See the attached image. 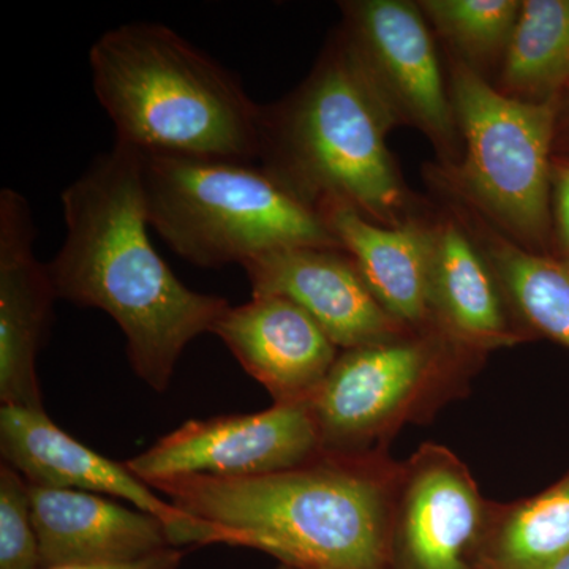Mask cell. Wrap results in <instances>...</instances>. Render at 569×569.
I'll use <instances>...</instances> for the list:
<instances>
[{"instance_id":"cell-5","label":"cell","mask_w":569,"mask_h":569,"mask_svg":"<svg viewBox=\"0 0 569 569\" xmlns=\"http://www.w3.org/2000/svg\"><path fill=\"white\" fill-rule=\"evenodd\" d=\"M140 156L149 224L190 263L220 268L296 247L342 249L320 211L261 167L167 153Z\"/></svg>"},{"instance_id":"cell-19","label":"cell","mask_w":569,"mask_h":569,"mask_svg":"<svg viewBox=\"0 0 569 569\" xmlns=\"http://www.w3.org/2000/svg\"><path fill=\"white\" fill-rule=\"evenodd\" d=\"M482 247L520 317L539 335L569 348V263L531 252L492 231Z\"/></svg>"},{"instance_id":"cell-20","label":"cell","mask_w":569,"mask_h":569,"mask_svg":"<svg viewBox=\"0 0 569 569\" xmlns=\"http://www.w3.org/2000/svg\"><path fill=\"white\" fill-rule=\"evenodd\" d=\"M493 569H542L569 552V473L552 488L509 507H492Z\"/></svg>"},{"instance_id":"cell-1","label":"cell","mask_w":569,"mask_h":569,"mask_svg":"<svg viewBox=\"0 0 569 569\" xmlns=\"http://www.w3.org/2000/svg\"><path fill=\"white\" fill-rule=\"evenodd\" d=\"M61 201L66 241L48 263L56 295L108 313L126 336L134 376L167 391L183 350L212 335L230 302L190 290L157 253L137 149L116 141Z\"/></svg>"},{"instance_id":"cell-6","label":"cell","mask_w":569,"mask_h":569,"mask_svg":"<svg viewBox=\"0 0 569 569\" xmlns=\"http://www.w3.org/2000/svg\"><path fill=\"white\" fill-rule=\"evenodd\" d=\"M449 93L466 141L463 193L519 242L538 244L550 222L556 104L498 91L462 61L452 67Z\"/></svg>"},{"instance_id":"cell-7","label":"cell","mask_w":569,"mask_h":569,"mask_svg":"<svg viewBox=\"0 0 569 569\" xmlns=\"http://www.w3.org/2000/svg\"><path fill=\"white\" fill-rule=\"evenodd\" d=\"M440 361V347L426 337L343 350L309 400L321 449L369 451L437 388Z\"/></svg>"},{"instance_id":"cell-26","label":"cell","mask_w":569,"mask_h":569,"mask_svg":"<svg viewBox=\"0 0 569 569\" xmlns=\"http://www.w3.org/2000/svg\"><path fill=\"white\" fill-rule=\"evenodd\" d=\"M280 569H291V568H287V567H280Z\"/></svg>"},{"instance_id":"cell-16","label":"cell","mask_w":569,"mask_h":569,"mask_svg":"<svg viewBox=\"0 0 569 569\" xmlns=\"http://www.w3.org/2000/svg\"><path fill=\"white\" fill-rule=\"evenodd\" d=\"M318 211L389 316L406 328L433 317V228L411 222L387 227L340 201Z\"/></svg>"},{"instance_id":"cell-21","label":"cell","mask_w":569,"mask_h":569,"mask_svg":"<svg viewBox=\"0 0 569 569\" xmlns=\"http://www.w3.org/2000/svg\"><path fill=\"white\" fill-rule=\"evenodd\" d=\"M425 17L460 52L471 69L507 54L518 24V0H426Z\"/></svg>"},{"instance_id":"cell-9","label":"cell","mask_w":569,"mask_h":569,"mask_svg":"<svg viewBox=\"0 0 569 569\" xmlns=\"http://www.w3.org/2000/svg\"><path fill=\"white\" fill-rule=\"evenodd\" d=\"M321 451L309 402L274 403L257 413L190 419L126 466L144 482L254 477L301 466Z\"/></svg>"},{"instance_id":"cell-11","label":"cell","mask_w":569,"mask_h":569,"mask_svg":"<svg viewBox=\"0 0 569 569\" xmlns=\"http://www.w3.org/2000/svg\"><path fill=\"white\" fill-rule=\"evenodd\" d=\"M492 505L449 449L425 445L400 466L392 538L407 569H470Z\"/></svg>"},{"instance_id":"cell-22","label":"cell","mask_w":569,"mask_h":569,"mask_svg":"<svg viewBox=\"0 0 569 569\" xmlns=\"http://www.w3.org/2000/svg\"><path fill=\"white\" fill-rule=\"evenodd\" d=\"M0 569H43L33 523L31 486L3 462L0 466Z\"/></svg>"},{"instance_id":"cell-10","label":"cell","mask_w":569,"mask_h":569,"mask_svg":"<svg viewBox=\"0 0 569 569\" xmlns=\"http://www.w3.org/2000/svg\"><path fill=\"white\" fill-rule=\"evenodd\" d=\"M0 451L3 463L39 488L81 490L129 501L162 520L176 548L213 545L212 530L189 518L126 466L104 458L52 422L47 410L2 406Z\"/></svg>"},{"instance_id":"cell-14","label":"cell","mask_w":569,"mask_h":569,"mask_svg":"<svg viewBox=\"0 0 569 569\" xmlns=\"http://www.w3.org/2000/svg\"><path fill=\"white\" fill-rule=\"evenodd\" d=\"M212 335L274 403L309 402L339 356L312 317L280 296L253 295L246 305L228 307Z\"/></svg>"},{"instance_id":"cell-4","label":"cell","mask_w":569,"mask_h":569,"mask_svg":"<svg viewBox=\"0 0 569 569\" xmlns=\"http://www.w3.org/2000/svg\"><path fill=\"white\" fill-rule=\"evenodd\" d=\"M392 122L336 41L293 96L261 107L257 159L317 211L340 201L372 222L397 227L406 223L407 194L387 148Z\"/></svg>"},{"instance_id":"cell-12","label":"cell","mask_w":569,"mask_h":569,"mask_svg":"<svg viewBox=\"0 0 569 569\" xmlns=\"http://www.w3.org/2000/svg\"><path fill=\"white\" fill-rule=\"evenodd\" d=\"M252 295L280 296L301 307L337 348L370 346L402 336L343 249L296 247L242 264Z\"/></svg>"},{"instance_id":"cell-3","label":"cell","mask_w":569,"mask_h":569,"mask_svg":"<svg viewBox=\"0 0 569 569\" xmlns=\"http://www.w3.org/2000/svg\"><path fill=\"white\" fill-rule=\"evenodd\" d=\"M93 92L122 144L141 153L252 163L261 107L173 29L129 22L89 52Z\"/></svg>"},{"instance_id":"cell-2","label":"cell","mask_w":569,"mask_h":569,"mask_svg":"<svg viewBox=\"0 0 569 569\" xmlns=\"http://www.w3.org/2000/svg\"><path fill=\"white\" fill-rule=\"evenodd\" d=\"M399 475L378 451H321L274 473L148 485L209 527L216 545L261 550L291 569H387Z\"/></svg>"},{"instance_id":"cell-17","label":"cell","mask_w":569,"mask_h":569,"mask_svg":"<svg viewBox=\"0 0 569 569\" xmlns=\"http://www.w3.org/2000/svg\"><path fill=\"white\" fill-rule=\"evenodd\" d=\"M433 230L432 312L449 339L477 350L515 343L486 254L452 220Z\"/></svg>"},{"instance_id":"cell-24","label":"cell","mask_w":569,"mask_h":569,"mask_svg":"<svg viewBox=\"0 0 569 569\" xmlns=\"http://www.w3.org/2000/svg\"><path fill=\"white\" fill-rule=\"evenodd\" d=\"M552 186L563 261L569 263V163L552 168Z\"/></svg>"},{"instance_id":"cell-23","label":"cell","mask_w":569,"mask_h":569,"mask_svg":"<svg viewBox=\"0 0 569 569\" xmlns=\"http://www.w3.org/2000/svg\"><path fill=\"white\" fill-rule=\"evenodd\" d=\"M183 556L186 552L182 549L170 548L137 560L66 565V567L47 569H181Z\"/></svg>"},{"instance_id":"cell-13","label":"cell","mask_w":569,"mask_h":569,"mask_svg":"<svg viewBox=\"0 0 569 569\" xmlns=\"http://www.w3.org/2000/svg\"><path fill=\"white\" fill-rule=\"evenodd\" d=\"M32 211L13 189L0 192V400L44 410L37 356L51 325L56 295L48 264L33 250Z\"/></svg>"},{"instance_id":"cell-15","label":"cell","mask_w":569,"mask_h":569,"mask_svg":"<svg viewBox=\"0 0 569 569\" xmlns=\"http://www.w3.org/2000/svg\"><path fill=\"white\" fill-rule=\"evenodd\" d=\"M31 486L43 569L129 561L176 548L162 520L110 497Z\"/></svg>"},{"instance_id":"cell-25","label":"cell","mask_w":569,"mask_h":569,"mask_svg":"<svg viewBox=\"0 0 569 569\" xmlns=\"http://www.w3.org/2000/svg\"><path fill=\"white\" fill-rule=\"evenodd\" d=\"M542 569H569V552L565 553L563 557L552 561V563L548 565V567Z\"/></svg>"},{"instance_id":"cell-8","label":"cell","mask_w":569,"mask_h":569,"mask_svg":"<svg viewBox=\"0 0 569 569\" xmlns=\"http://www.w3.org/2000/svg\"><path fill=\"white\" fill-rule=\"evenodd\" d=\"M342 10L346 24L336 41L396 121L413 123L440 148H455L451 93L422 10L402 0L346 2Z\"/></svg>"},{"instance_id":"cell-18","label":"cell","mask_w":569,"mask_h":569,"mask_svg":"<svg viewBox=\"0 0 569 569\" xmlns=\"http://www.w3.org/2000/svg\"><path fill=\"white\" fill-rule=\"evenodd\" d=\"M503 92L548 102L569 82V0H527L501 70Z\"/></svg>"}]
</instances>
